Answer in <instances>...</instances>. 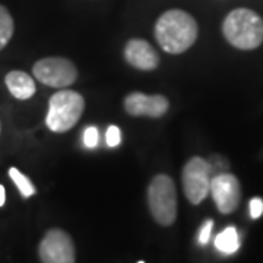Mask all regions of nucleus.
<instances>
[{"mask_svg": "<svg viewBox=\"0 0 263 263\" xmlns=\"http://www.w3.org/2000/svg\"><path fill=\"white\" fill-rule=\"evenodd\" d=\"M197 22L195 18L180 9L164 12L155 24V38L164 51L180 54L196 43Z\"/></svg>", "mask_w": 263, "mask_h": 263, "instance_id": "nucleus-1", "label": "nucleus"}, {"mask_svg": "<svg viewBox=\"0 0 263 263\" xmlns=\"http://www.w3.org/2000/svg\"><path fill=\"white\" fill-rule=\"evenodd\" d=\"M222 32L231 46L240 50H253L263 43V19L253 10L234 9L224 19Z\"/></svg>", "mask_w": 263, "mask_h": 263, "instance_id": "nucleus-2", "label": "nucleus"}, {"mask_svg": "<svg viewBox=\"0 0 263 263\" xmlns=\"http://www.w3.org/2000/svg\"><path fill=\"white\" fill-rule=\"evenodd\" d=\"M85 110V100L81 94L70 89H62L51 95L48 101L46 124L54 133L70 130Z\"/></svg>", "mask_w": 263, "mask_h": 263, "instance_id": "nucleus-3", "label": "nucleus"}, {"mask_svg": "<svg viewBox=\"0 0 263 263\" xmlns=\"http://www.w3.org/2000/svg\"><path fill=\"white\" fill-rule=\"evenodd\" d=\"M148 205L154 219L164 227L171 226L177 216V190L171 177L155 176L148 189Z\"/></svg>", "mask_w": 263, "mask_h": 263, "instance_id": "nucleus-4", "label": "nucleus"}, {"mask_svg": "<svg viewBox=\"0 0 263 263\" xmlns=\"http://www.w3.org/2000/svg\"><path fill=\"white\" fill-rule=\"evenodd\" d=\"M32 73L41 84L51 88H66L78 79L76 66L65 57H46L38 60L32 67Z\"/></svg>", "mask_w": 263, "mask_h": 263, "instance_id": "nucleus-5", "label": "nucleus"}, {"mask_svg": "<svg viewBox=\"0 0 263 263\" xmlns=\"http://www.w3.org/2000/svg\"><path fill=\"white\" fill-rule=\"evenodd\" d=\"M211 179L212 173L209 162L200 157H193L187 161V164L183 168L181 180L184 195L190 203L199 205L211 190Z\"/></svg>", "mask_w": 263, "mask_h": 263, "instance_id": "nucleus-6", "label": "nucleus"}, {"mask_svg": "<svg viewBox=\"0 0 263 263\" xmlns=\"http://www.w3.org/2000/svg\"><path fill=\"white\" fill-rule=\"evenodd\" d=\"M43 263H75V246L67 233L50 230L38 247Z\"/></svg>", "mask_w": 263, "mask_h": 263, "instance_id": "nucleus-7", "label": "nucleus"}, {"mask_svg": "<svg viewBox=\"0 0 263 263\" xmlns=\"http://www.w3.org/2000/svg\"><path fill=\"white\" fill-rule=\"evenodd\" d=\"M209 193L214 197V202L221 214H231L240 203L241 189L235 176L230 173H221L211 179Z\"/></svg>", "mask_w": 263, "mask_h": 263, "instance_id": "nucleus-8", "label": "nucleus"}, {"mask_svg": "<svg viewBox=\"0 0 263 263\" xmlns=\"http://www.w3.org/2000/svg\"><path fill=\"white\" fill-rule=\"evenodd\" d=\"M170 103L164 95H146L142 92H132L124 100V108L130 116H146L158 119L168 111Z\"/></svg>", "mask_w": 263, "mask_h": 263, "instance_id": "nucleus-9", "label": "nucleus"}, {"mask_svg": "<svg viewBox=\"0 0 263 263\" xmlns=\"http://www.w3.org/2000/svg\"><path fill=\"white\" fill-rule=\"evenodd\" d=\"M127 63L139 70H154L160 65V56L148 41L141 38L130 40L124 48Z\"/></svg>", "mask_w": 263, "mask_h": 263, "instance_id": "nucleus-10", "label": "nucleus"}, {"mask_svg": "<svg viewBox=\"0 0 263 263\" xmlns=\"http://www.w3.org/2000/svg\"><path fill=\"white\" fill-rule=\"evenodd\" d=\"M5 84L16 100H29L37 91L34 79L22 70L9 72L5 78Z\"/></svg>", "mask_w": 263, "mask_h": 263, "instance_id": "nucleus-11", "label": "nucleus"}, {"mask_svg": "<svg viewBox=\"0 0 263 263\" xmlns=\"http://www.w3.org/2000/svg\"><path fill=\"white\" fill-rule=\"evenodd\" d=\"M215 247L224 254H233L238 250L240 240H238V234L234 227H227L222 233L216 235Z\"/></svg>", "mask_w": 263, "mask_h": 263, "instance_id": "nucleus-12", "label": "nucleus"}, {"mask_svg": "<svg viewBox=\"0 0 263 263\" xmlns=\"http://www.w3.org/2000/svg\"><path fill=\"white\" fill-rule=\"evenodd\" d=\"M13 29L15 24L12 15L5 6L0 5V50H3L9 44L10 38L13 35Z\"/></svg>", "mask_w": 263, "mask_h": 263, "instance_id": "nucleus-13", "label": "nucleus"}, {"mask_svg": "<svg viewBox=\"0 0 263 263\" xmlns=\"http://www.w3.org/2000/svg\"><path fill=\"white\" fill-rule=\"evenodd\" d=\"M9 176L12 181L16 184V187L19 189V192H21V195L24 197H31L32 195H35V187H34V184L31 183V180L27 177V176H24L18 168H15V167H12L9 170Z\"/></svg>", "mask_w": 263, "mask_h": 263, "instance_id": "nucleus-14", "label": "nucleus"}, {"mask_svg": "<svg viewBox=\"0 0 263 263\" xmlns=\"http://www.w3.org/2000/svg\"><path fill=\"white\" fill-rule=\"evenodd\" d=\"M98 139H100V135H98V130L97 127L91 126L88 127L84 133V143L86 148H95L98 145Z\"/></svg>", "mask_w": 263, "mask_h": 263, "instance_id": "nucleus-15", "label": "nucleus"}, {"mask_svg": "<svg viewBox=\"0 0 263 263\" xmlns=\"http://www.w3.org/2000/svg\"><path fill=\"white\" fill-rule=\"evenodd\" d=\"M105 141H107L108 146H117L120 143V141H122L120 129L117 126H110L107 129V133H105Z\"/></svg>", "mask_w": 263, "mask_h": 263, "instance_id": "nucleus-16", "label": "nucleus"}, {"mask_svg": "<svg viewBox=\"0 0 263 263\" xmlns=\"http://www.w3.org/2000/svg\"><path fill=\"white\" fill-rule=\"evenodd\" d=\"M263 214V200L260 197H254L250 200V215L253 219H257Z\"/></svg>", "mask_w": 263, "mask_h": 263, "instance_id": "nucleus-17", "label": "nucleus"}, {"mask_svg": "<svg viewBox=\"0 0 263 263\" xmlns=\"http://www.w3.org/2000/svg\"><path fill=\"white\" fill-rule=\"evenodd\" d=\"M212 226H214V222H212V221H206V222L203 224L202 230H200V233H199V243H200V245H206L208 241H209L211 231H212Z\"/></svg>", "mask_w": 263, "mask_h": 263, "instance_id": "nucleus-18", "label": "nucleus"}, {"mask_svg": "<svg viewBox=\"0 0 263 263\" xmlns=\"http://www.w3.org/2000/svg\"><path fill=\"white\" fill-rule=\"evenodd\" d=\"M5 200H6V192H5V187L0 184V206L5 205Z\"/></svg>", "mask_w": 263, "mask_h": 263, "instance_id": "nucleus-19", "label": "nucleus"}, {"mask_svg": "<svg viewBox=\"0 0 263 263\" xmlns=\"http://www.w3.org/2000/svg\"><path fill=\"white\" fill-rule=\"evenodd\" d=\"M138 263H145V262H138Z\"/></svg>", "mask_w": 263, "mask_h": 263, "instance_id": "nucleus-20", "label": "nucleus"}]
</instances>
